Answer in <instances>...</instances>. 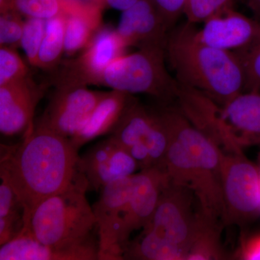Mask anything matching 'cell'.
Wrapping results in <instances>:
<instances>
[{
    "mask_svg": "<svg viewBox=\"0 0 260 260\" xmlns=\"http://www.w3.org/2000/svg\"><path fill=\"white\" fill-rule=\"evenodd\" d=\"M99 259L98 234L64 245L42 244L28 232L22 231L13 240L0 247V260Z\"/></svg>",
    "mask_w": 260,
    "mask_h": 260,
    "instance_id": "17",
    "label": "cell"
},
{
    "mask_svg": "<svg viewBox=\"0 0 260 260\" xmlns=\"http://www.w3.org/2000/svg\"><path fill=\"white\" fill-rule=\"evenodd\" d=\"M194 197L189 188L169 181L143 232L152 233L189 251L199 225V214L193 210Z\"/></svg>",
    "mask_w": 260,
    "mask_h": 260,
    "instance_id": "7",
    "label": "cell"
},
{
    "mask_svg": "<svg viewBox=\"0 0 260 260\" xmlns=\"http://www.w3.org/2000/svg\"><path fill=\"white\" fill-rule=\"evenodd\" d=\"M140 169L138 162L112 137L99 142L78 159V170L89 189L99 191L113 181L130 177Z\"/></svg>",
    "mask_w": 260,
    "mask_h": 260,
    "instance_id": "13",
    "label": "cell"
},
{
    "mask_svg": "<svg viewBox=\"0 0 260 260\" xmlns=\"http://www.w3.org/2000/svg\"><path fill=\"white\" fill-rule=\"evenodd\" d=\"M199 214V225L192 244L188 251L186 260L225 259L220 234L223 225L211 221Z\"/></svg>",
    "mask_w": 260,
    "mask_h": 260,
    "instance_id": "23",
    "label": "cell"
},
{
    "mask_svg": "<svg viewBox=\"0 0 260 260\" xmlns=\"http://www.w3.org/2000/svg\"><path fill=\"white\" fill-rule=\"evenodd\" d=\"M62 3L63 8L68 5H99V0H61ZM100 7V6H99Z\"/></svg>",
    "mask_w": 260,
    "mask_h": 260,
    "instance_id": "34",
    "label": "cell"
},
{
    "mask_svg": "<svg viewBox=\"0 0 260 260\" xmlns=\"http://www.w3.org/2000/svg\"><path fill=\"white\" fill-rule=\"evenodd\" d=\"M47 20L28 18L24 21L20 47L32 67H37L38 56L45 34Z\"/></svg>",
    "mask_w": 260,
    "mask_h": 260,
    "instance_id": "26",
    "label": "cell"
},
{
    "mask_svg": "<svg viewBox=\"0 0 260 260\" xmlns=\"http://www.w3.org/2000/svg\"><path fill=\"white\" fill-rule=\"evenodd\" d=\"M138 1L139 0H99V5L102 8L107 6L112 9L124 11L136 4Z\"/></svg>",
    "mask_w": 260,
    "mask_h": 260,
    "instance_id": "33",
    "label": "cell"
},
{
    "mask_svg": "<svg viewBox=\"0 0 260 260\" xmlns=\"http://www.w3.org/2000/svg\"><path fill=\"white\" fill-rule=\"evenodd\" d=\"M259 168V208L260 213V167Z\"/></svg>",
    "mask_w": 260,
    "mask_h": 260,
    "instance_id": "36",
    "label": "cell"
},
{
    "mask_svg": "<svg viewBox=\"0 0 260 260\" xmlns=\"http://www.w3.org/2000/svg\"><path fill=\"white\" fill-rule=\"evenodd\" d=\"M233 0H186L184 14L190 23H204L210 17L228 7Z\"/></svg>",
    "mask_w": 260,
    "mask_h": 260,
    "instance_id": "28",
    "label": "cell"
},
{
    "mask_svg": "<svg viewBox=\"0 0 260 260\" xmlns=\"http://www.w3.org/2000/svg\"><path fill=\"white\" fill-rule=\"evenodd\" d=\"M24 21L20 14L9 9L1 12L0 17V47L15 48L20 46Z\"/></svg>",
    "mask_w": 260,
    "mask_h": 260,
    "instance_id": "29",
    "label": "cell"
},
{
    "mask_svg": "<svg viewBox=\"0 0 260 260\" xmlns=\"http://www.w3.org/2000/svg\"><path fill=\"white\" fill-rule=\"evenodd\" d=\"M188 251L181 246L143 232L123 249V259L186 260Z\"/></svg>",
    "mask_w": 260,
    "mask_h": 260,
    "instance_id": "21",
    "label": "cell"
},
{
    "mask_svg": "<svg viewBox=\"0 0 260 260\" xmlns=\"http://www.w3.org/2000/svg\"><path fill=\"white\" fill-rule=\"evenodd\" d=\"M65 16L64 13L47 20L45 34L37 59V68L54 70L64 53Z\"/></svg>",
    "mask_w": 260,
    "mask_h": 260,
    "instance_id": "24",
    "label": "cell"
},
{
    "mask_svg": "<svg viewBox=\"0 0 260 260\" xmlns=\"http://www.w3.org/2000/svg\"><path fill=\"white\" fill-rule=\"evenodd\" d=\"M0 246L13 240L24 227V208L9 179L0 173Z\"/></svg>",
    "mask_w": 260,
    "mask_h": 260,
    "instance_id": "22",
    "label": "cell"
},
{
    "mask_svg": "<svg viewBox=\"0 0 260 260\" xmlns=\"http://www.w3.org/2000/svg\"><path fill=\"white\" fill-rule=\"evenodd\" d=\"M203 23V28L197 32L200 42L222 50L242 54L260 39V22L236 11L232 6Z\"/></svg>",
    "mask_w": 260,
    "mask_h": 260,
    "instance_id": "14",
    "label": "cell"
},
{
    "mask_svg": "<svg viewBox=\"0 0 260 260\" xmlns=\"http://www.w3.org/2000/svg\"><path fill=\"white\" fill-rule=\"evenodd\" d=\"M219 120L226 134L242 148L259 144L260 92H242L220 106Z\"/></svg>",
    "mask_w": 260,
    "mask_h": 260,
    "instance_id": "18",
    "label": "cell"
},
{
    "mask_svg": "<svg viewBox=\"0 0 260 260\" xmlns=\"http://www.w3.org/2000/svg\"><path fill=\"white\" fill-rule=\"evenodd\" d=\"M197 32L189 22L169 32L166 56L179 83L225 105L245 88L242 61L236 53L200 42Z\"/></svg>",
    "mask_w": 260,
    "mask_h": 260,
    "instance_id": "3",
    "label": "cell"
},
{
    "mask_svg": "<svg viewBox=\"0 0 260 260\" xmlns=\"http://www.w3.org/2000/svg\"><path fill=\"white\" fill-rule=\"evenodd\" d=\"M170 28L155 0H139L122 11L116 30L126 48L166 49Z\"/></svg>",
    "mask_w": 260,
    "mask_h": 260,
    "instance_id": "15",
    "label": "cell"
},
{
    "mask_svg": "<svg viewBox=\"0 0 260 260\" xmlns=\"http://www.w3.org/2000/svg\"><path fill=\"white\" fill-rule=\"evenodd\" d=\"M109 136L128 153L148 149L152 167L166 170L169 137L158 110H150L133 98Z\"/></svg>",
    "mask_w": 260,
    "mask_h": 260,
    "instance_id": "8",
    "label": "cell"
},
{
    "mask_svg": "<svg viewBox=\"0 0 260 260\" xmlns=\"http://www.w3.org/2000/svg\"><path fill=\"white\" fill-rule=\"evenodd\" d=\"M88 189V181L80 172L67 189L42 200L31 210L22 231L51 246L92 237L97 232L96 220L87 200Z\"/></svg>",
    "mask_w": 260,
    "mask_h": 260,
    "instance_id": "4",
    "label": "cell"
},
{
    "mask_svg": "<svg viewBox=\"0 0 260 260\" xmlns=\"http://www.w3.org/2000/svg\"><path fill=\"white\" fill-rule=\"evenodd\" d=\"M78 149L70 138L32 125L23 141L1 145L0 173L9 179L24 208V223L42 200L64 190L78 170Z\"/></svg>",
    "mask_w": 260,
    "mask_h": 260,
    "instance_id": "1",
    "label": "cell"
},
{
    "mask_svg": "<svg viewBox=\"0 0 260 260\" xmlns=\"http://www.w3.org/2000/svg\"><path fill=\"white\" fill-rule=\"evenodd\" d=\"M237 55L242 61L245 73L244 90L260 92V39L250 49Z\"/></svg>",
    "mask_w": 260,
    "mask_h": 260,
    "instance_id": "30",
    "label": "cell"
},
{
    "mask_svg": "<svg viewBox=\"0 0 260 260\" xmlns=\"http://www.w3.org/2000/svg\"><path fill=\"white\" fill-rule=\"evenodd\" d=\"M246 3L255 16L260 18V0H246Z\"/></svg>",
    "mask_w": 260,
    "mask_h": 260,
    "instance_id": "35",
    "label": "cell"
},
{
    "mask_svg": "<svg viewBox=\"0 0 260 260\" xmlns=\"http://www.w3.org/2000/svg\"><path fill=\"white\" fill-rule=\"evenodd\" d=\"M238 257L244 260H260V233L243 242L238 251Z\"/></svg>",
    "mask_w": 260,
    "mask_h": 260,
    "instance_id": "32",
    "label": "cell"
},
{
    "mask_svg": "<svg viewBox=\"0 0 260 260\" xmlns=\"http://www.w3.org/2000/svg\"><path fill=\"white\" fill-rule=\"evenodd\" d=\"M134 186V174L107 184L101 189L93 206L99 242V259L121 260L118 226Z\"/></svg>",
    "mask_w": 260,
    "mask_h": 260,
    "instance_id": "12",
    "label": "cell"
},
{
    "mask_svg": "<svg viewBox=\"0 0 260 260\" xmlns=\"http://www.w3.org/2000/svg\"><path fill=\"white\" fill-rule=\"evenodd\" d=\"M161 10L168 24L172 28L173 24L184 13L186 0H155Z\"/></svg>",
    "mask_w": 260,
    "mask_h": 260,
    "instance_id": "31",
    "label": "cell"
},
{
    "mask_svg": "<svg viewBox=\"0 0 260 260\" xmlns=\"http://www.w3.org/2000/svg\"><path fill=\"white\" fill-rule=\"evenodd\" d=\"M102 9L93 4L64 7L65 54L73 55L88 45L102 28Z\"/></svg>",
    "mask_w": 260,
    "mask_h": 260,
    "instance_id": "20",
    "label": "cell"
},
{
    "mask_svg": "<svg viewBox=\"0 0 260 260\" xmlns=\"http://www.w3.org/2000/svg\"><path fill=\"white\" fill-rule=\"evenodd\" d=\"M158 112L169 133L166 172L169 181L189 188L198 200V212L223 225L225 210L218 148L179 108L164 107Z\"/></svg>",
    "mask_w": 260,
    "mask_h": 260,
    "instance_id": "2",
    "label": "cell"
},
{
    "mask_svg": "<svg viewBox=\"0 0 260 260\" xmlns=\"http://www.w3.org/2000/svg\"><path fill=\"white\" fill-rule=\"evenodd\" d=\"M169 181L167 172L158 167L142 169L134 174L133 192L118 226V244L121 253L130 235L135 231L143 229L150 221L162 189Z\"/></svg>",
    "mask_w": 260,
    "mask_h": 260,
    "instance_id": "11",
    "label": "cell"
},
{
    "mask_svg": "<svg viewBox=\"0 0 260 260\" xmlns=\"http://www.w3.org/2000/svg\"><path fill=\"white\" fill-rule=\"evenodd\" d=\"M225 218L224 226L243 225L259 215V168L242 150L220 153Z\"/></svg>",
    "mask_w": 260,
    "mask_h": 260,
    "instance_id": "6",
    "label": "cell"
},
{
    "mask_svg": "<svg viewBox=\"0 0 260 260\" xmlns=\"http://www.w3.org/2000/svg\"><path fill=\"white\" fill-rule=\"evenodd\" d=\"M133 98V94L119 90L105 92L83 127L70 138L75 146L79 150L99 137L110 135Z\"/></svg>",
    "mask_w": 260,
    "mask_h": 260,
    "instance_id": "19",
    "label": "cell"
},
{
    "mask_svg": "<svg viewBox=\"0 0 260 260\" xmlns=\"http://www.w3.org/2000/svg\"><path fill=\"white\" fill-rule=\"evenodd\" d=\"M46 87L30 77L0 86V132L6 136L24 133L34 125V113Z\"/></svg>",
    "mask_w": 260,
    "mask_h": 260,
    "instance_id": "16",
    "label": "cell"
},
{
    "mask_svg": "<svg viewBox=\"0 0 260 260\" xmlns=\"http://www.w3.org/2000/svg\"><path fill=\"white\" fill-rule=\"evenodd\" d=\"M13 10L27 18L49 20L63 13L61 0H1V12Z\"/></svg>",
    "mask_w": 260,
    "mask_h": 260,
    "instance_id": "25",
    "label": "cell"
},
{
    "mask_svg": "<svg viewBox=\"0 0 260 260\" xmlns=\"http://www.w3.org/2000/svg\"><path fill=\"white\" fill-rule=\"evenodd\" d=\"M104 93L78 84L55 85L45 110L34 126L70 139L83 127Z\"/></svg>",
    "mask_w": 260,
    "mask_h": 260,
    "instance_id": "9",
    "label": "cell"
},
{
    "mask_svg": "<svg viewBox=\"0 0 260 260\" xmlns=\"http://www.w3.org/2000/svg\"><path fill=\"white\" fill-rule=\"evenodd\" d=\"M166 58L162 47L124 54L108 67L100 85L130 94H148L167 104L176 98L177 81L168 72Z\"/></svg>",
    "mask_w": 260,
    "mask_h": 260,
    "instance_id": "5",
    "label": "cell"
},
{
    "mask_svg": "<svg viewBox=\"0 0 260 260\" xmlns=\"http://www.w3.org/2000/svg\"><path fill=\"white\" fill-rule=\"evenodd\" d=\"M0 48V86L28 77V67L14 48Z\"/></svg>",
    "mask_w": 260,
    "mask_h": 260,
    "instance_id": "27",
    "label": "cell"
},
{
    "mask_svg": "<svg viewBox=\"0 0 260 260\" xmlns=\"http://www.w3.org/2000/svg\"><path fill=\"white\" fill-rule=\"evenodd\" d=\"M126 48L116 29L101 28L84 49L83 54L76 59L65 61L54 72L51 78L53 85H100L104 71L124 55Z\"/></svg>",
    "mask_w": 260,
    "mask_h": 260,
    "instance_id": "10",
    "label": "cell"
}]
</instances>
